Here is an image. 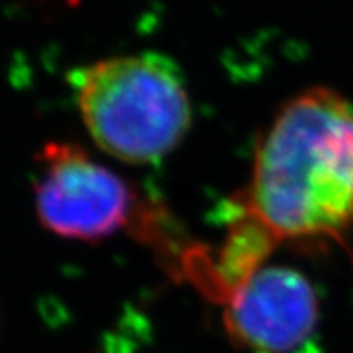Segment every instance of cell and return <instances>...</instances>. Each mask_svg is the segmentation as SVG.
I'll return each instance as SVG.
<instances>
[{
  "label": "cell",
  "mask_w": 353,
  "mask_h": 353,
  "mask_svg": "<svg viewBox=\"0 0 353 353\" xmlns=\"http://www.w3.org/2000/svg\"><path fill=\"white\" fill-rule=\"evenodd\" d=\"M242 216L274 242L353 229V103L312 87L281 107L256 148Z\"/></svg>",
  "instance_id": "obj_1"
},
{
  "label": "cell",
  "mask_w": 353,
  "mask_h": 353,
  "mask_svg": "<svg viewBox=\"0 0 353 353\" xmlns=\"http://www.w3.org/2000/svg\"><path fill=\"white\" fill-rule=\"evenodd\" d=\"M69 81L90 139L117 161H161L190 130L186 78L170 56H112L78 67Z\"/></svg>",
  "instance_id": "obj_2"
},
{
  "label": "cell",
  "mask_w": 353,
  "mask_h": 353,
  "mask_svg": "<svg viewBox=\"0 0 353 353\" xmlns=\"http://www.w3.org/2000/svg\"><path fill=\"white\" fill-rule=\"evenodd\" d=\"M37 170L34 210L56 236L99 242L130 222L135 211L132 186L79 144H43Z\"/></svg>",
  "instance_id": "obj_3"
},
{
  "label": "cell",
  "mask_w": 353,
  "mask_h": 353,
  "mask_svg": "<svg viewBox=\"0 0 353 353\" xmlns=\"http://www.w3.org/2000/svg\"><path fill=\"white\" fill-rule=\"evenodd\" d=\"M319 298L307 276L261 265L223 298V326L243 353H323Z\"/></svg>",
  "instance_id": "obj_4"
}]
</instances>
